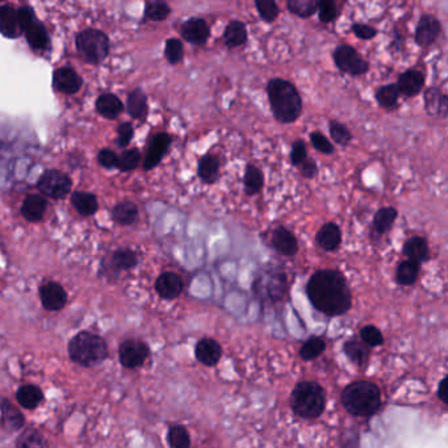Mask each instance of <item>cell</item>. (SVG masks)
<instances>
[{"label": "cell", "instance_id": "obj_21", "mask_svg": "<svg viewBox=\"0 0 448 448\" xmlns=\"http://www.w3.org/2000/svg\"><path fill=\"white\" fill-rule=\"evenodd\" d=\"M316 241L322 250L329 253L335 251L342 244L341 228L335 223L322 225L316 234Z\"/></svg>", "mask_w": 448, "mask_h": 448}, {"label": "cell", "instance_id": "obj_29", "mask_svg": "<svg viewBox=\"0 0 448 448\" xmlns=\"http://www.w3.org/2000/svg\"><path fill=\"white\" fill-rule=\"evenodd\" d=\"M343 352L356 366H366L370 359V347L361 341L350 340L343 344Z\"/></svg>", "mask_w": 448, "mask_h": 448}, {"label": "cell", "instance_id": "obj_48", "mask_svg": "<svg viewBox=\"0 0 448 448\" xmlns=\"http://www.w3.org/2000/svg\"><path fill=\"white\" fill-rule=\"evenodd\" d=\"M361 342L364 344H367L368 347H380L384 344V337L381 334L380 330L373 326V325H368V326H364L361 330Z\"/></svg>", "mask_w": 448, "mask_h": 448}, {"label": "cell", "instance_id": "obj_11", "mask_svg": "<svg viewBox=\"0 0 448 448\" xmlns=\"http://www.w3.org/2000/svg\"><path fill=\"white\" fill-rule=\"evenodd\" d=\"M442 32V24L435 16L433 15H422L419 18L418 25L416 28L414 39L417 45L422 48H428L433 45Z\"/></svg>", "mask_w": 448, "mask_h": 448}, {"label": "cell", "instance_id": "obj_40", "mask_svg": "<svg viewBox=\"0 0 448 448\" xmlns=\"http://www.w3.org/2000/svg\"><path fill=\"white\" fill-rule=\"evenodd\" d=\"M375 98H376L378 103L382 108L396 107L397 103H399V88L396 86V83H390V85H387V86H382V87L378 89Z\"/></svg>", "mask_w": 448, "mask_h": 448}, {"label": "cell", "instance_id": "obj_4", "mask_svg": "<svg viewBox=\"0 0 448 448\" xmlns=\"http://www.w3.org/2000/svg\"><path fill=\"white\" fill-rule=\"evenodd\" d=\"M68 355L82 367H95L108 358L107 342L94 332H78L68 343Z\"/></svg>", "mask_w": 448, "mask_h": 448}, {"label": "cell", "instance_id": "obj_50", "mask_svg": "<svg viewBox=\"0 0 448 448\" xmlns=\"http://www.w3.org/2000/svg\"><path fill=\"white\" fill-rule=\"evenodd\" d=\"M318 18L323 24H330L338 16V8L335 1L332 0H322L318 1Z\"/></svg>", "mask_w": 448, "mask_h": 448}, {"label": "cell", "instance_id": "obj_58", "mask_svg": "<svg viewBox=\"0 0 448 448\" xmlns=\"http://www.w3.org/2000/svg\"><path fill=\"white\" fill-rule=\"evenodd\" d=\"M447 378H443L442 381L439 382L438 385V392H437V394H438L439 399L443 402V404H448L447 399Z\"/></svg>", "mask_w": 448, "mask_h": 448}, {"label": "cell", "instance_id": "obj_13", "mask_svg": "<svg viewBox=\"0 0 448 448\" xmlns=\"http://www.w3.org/2000/svg\"><path fill=\"white\" fill-rule=\"evenodd\" d=\"M39 299L42 306L49 312L61 311L68 302V293L58 282H46L39 290Z\"/></svg>", "mask_w": 448, "mask_h": 448}, {"label": "cell", "instance_id": "obj_24", "mask_svg": "<svg viewBox=\"0 0 448 448\" xmlns=\"http://www.w3.org/2000/svg\"><path fill=\"white\" fill-rule=\"evenodd\" d=\"M0 423L8 431H19L24 426L25 419L7 399H3L0 404Z\"/></svg>", "mask_w": 448, "mask_h": 448}, {"label": "cell", "instance_id": "obj_1", "mask_svg": "<svg viewBox=\"0 0 448 448\" xmlns=\"http://www.w3.org/2000/svg\"><path fill=\"white\" fill-rule=\"evenodd\" d=\"M306 294L313 306L328 317H338L350 311V288L340 271H316L306 284Z\"/></svg>", "mask_w": 448, "mask_h": 448}, {"label": "cell", "instance_id": "obj_35", "mask_svg": "<svg viewBox=\"0 0 448 448\" xmlns=\"http://www.w3.org/2000/svg\"><path fill=\"white\" fill-rule=\"evenodd\" d=\"M127 112L136 120H144L147 115V95L141 89H135L127 98Z\"/></svg>", "mask_w": 448, "mask_h": 448}, {"label": "cell", "instance_id": "obj_56", "mask_svg": "<svg viewBox=\"0 0 448 448\" xmlns=\"http://www.w3.org/2000/svg\"><path fill=\"white\" fill-rule=\"evenodd\" d=\"M99 162L100 165L106 168H112V167L117 166V156L112 151V150H101L99 153L98 156Z\"/></svg>", "mask_w": 448, "mask_h": 448}, {"label": "cell", "instance_id": "obj_25", "mask_svg": "<svg viewBox=\"0 0 448 448\" xmlns=\"http://www.w3.org/2000/svg\"><path fill=\"white\" fill-rule=\"evenodd\" d=\"M225 45L229 49L239 48L247 41V30L242 21L233 20L230 21L224 30Z\"/></svg>", "mask_w": 448, "mask_h": 448}, {"label": "cell", "instance_id": "obj_43", "mask_svg": "<svg viewBox=\"0 0 448 448\" xmlns=\"http://www.w3.org/2000/svg\"><path fill=\"white\" fill-rule=\"evenodd\" d=\"M16 448H49L45 438L36 430H27L16 443Z\"/></svg>", "mask_w": 448, "mask_h": 448}, {"label": "cell", "instance_id": "obj_5", "mask_svg": "<svg viewBox=\"0 0 448 448\" xmlns=\"http://www.w3.org/2000/svg\"><path fill=\"white\" fill-rule=\"evenodd\" d=\"M325 390L313 381L297 384L291 394V408L296 416L304 419L318 418L325 410Z\"/></svg>", "mask_w": 448, "mask_h": 448}, {"label": "cell", "instance_id": "obj_3", "mask_svg": "<svg viewBox=\"0 0 448 448\" xmlns=\"http://www.w3.org/2000/svg\"><path fill=\"white\" fill-rule=\"evenodd\" d=\"M343 408L355 417L368 418L378 413L381 406V392L371 381H355L349 384L341 396Z\"/></svg>", "mask_w": 448, "mask_h": 448}, {"label": "cell", "instance_id": "obj_47", "mask_svg": "<svg viewBox=\"0 0 448 448\" xmlns=\"http://www.w3.org/2000/svg\"><path fill=\"white\" fill-rule=\"evenodd\" d=\"M165 56L171 65L179 63L185 57L183 42L178 39H168L165 48Z\"/></svg>", "mask_w": 448, "mask_h": 448}, {"label": "cell", "instance_id": "obj_6", "mask_svg": "<svg viewBox=\"0 0 448 448\" xmlns=\"http://www.w3.org/2000/svg\"><path fill=\"white\" fill-rule=\"evenodd\" d=\"M77 48L85 61L91 65H99L107 58L109 51L108 37L98 30H86L77 36Z\"/></svg>", "mask_w": 448, "mask_h": 448}, {"label": "cell", "instance_id": "obj_38", "mask_svg": "<svg viewBox=\"0 0 448 448\" xmlns=\"http://www.w3.org/2000/svg\"><path fill=\"white\" fill-rule=\"evenodd\" d=\"M138 208L132 201H123L113 208V218L121 225H132L136 223Z\"/></svg>", "mask_w": 448, "mask_h": 448}, {"label": "cell", "instance_id": "obj_45", "mask_svg": "<svg viewBox=\"0 0 448 448\" xmlns=\"http://www.w3.org/2000/svg\"><path fill=\"white\" fill-rule=\"evenodd\" d=\"M255 8L258 11L259 16L266 23H273V21L278 19V16L280 13L279 6L273 0H256L255 1Z\"/></svg>", "mask_w": 448, "mask_h": 448}, {"label": "cell", "instance_id": "obj_32", "mask_svg": "<svg viewBox=\"0 0 448 448\" xmlns=\"http://www.w3.org/2000/svg\"><path fill=\"white\" fill-rule=\"evenodd\" d=\"M263 185L264 176L262 170L254 165H247L244 176V194L247 196L256 195L261 192Z\"/></svg>", "mask_w": 448, "mask_h": 448}, {"label": "cell", "instance_id": "obj_14", "mask_svg": "<svg viewBox=\"0 0 448 448\" xmlns=\"http://www.w3.org/2000/svg\"><path fill=\"white\" fill-rule=\"evenodd\" d=\"M183 280L175 273H163L158 276L156 291L165 300H174L183 292Z\"/></svg>", "mask_w": 448, "mask_h": 448}, {"label": "cell", "instance_id": "obj_46", "mask_svg": "<svg viewBox=\"0 0 448 448\" xmlns=\"http://www.w3.org/2000/svg\"><path fill=\"white\" fill-rule=\"evenodd\" d=\"M171 13L170 6L165 1H147L145 6V15L147 18L154 21L166 20Z\"/></svg>", "mask_w": 448, "mask_h": 448}, {"label": "cell", "instance_id": "obj_52", "mask_svg": "<svg viewBox=\"0 0 448 448\" xmlns=\"http://www.w3.org/2000/svg\"><path fill=\"white\" fill-rule=\"evenodd\" d=\"M308 159L306 145L302 139L293 142L292 151H291V162L294 167H300Z\"/></svg>", "mask_w": 448, "mask_h": 448}, {"label": "cell", "instance_id": "obj_8", "mask_svg": "<svg viewBox=\"0 0 448 448\" xmlns=\"http://www.w3.org/2000/svg\"><path fill=\"white\" fill-rule=\"evenodd\" d=\"M337 68L351 77H361L368 73L370 63L361 58L358 50L350 45H340L332 53Z\"/></svg>", "mask_w": 448, "mask_h": 448}, {"label": "cell", "instance_id": "obj_30", "mask_svg": "<svg viewBox=\"0 0 448 448\" xmlns=\"http://www.w3.org/2000/svg\"><path fill=\"white\" fill-rule=\"evenodd\" d=\"M97 109L101 116L113 120L124 111V106L115 95L104 94L97 100Z\"/></svg>", "mask_w": 448, "mask_h": 448}, {"label": "cell", "instance_id": "obj_2", "mask_svg": "<svg viewBox=\"0 0 448 448\" xmlns=\"http://www.w3.org/2000/svg\"><path fill=\"white\" fill-rule=\"evenodd\" d=\"M267 97L275 118L282 124H292L301 116L302 99L291 82L273 78L267 83Z\"/></svg>", "mask_w": 448, "mask_h": 448}, {"label": "cell", "instance_id": "obj_15", "mask_svg": "<svg viewBox=\"0 0 448 448\" xmlns=\"http://www.w3.org/2000/svg\"><path fill=\"white\" fill-rule=\"evenodd\" d=\"M171 145V137L167 133H158L153 137V139L150 141V145L147 149V158H145V163L144 167L145 170H153L154 167L158 166L162 161V158L168 150V147Z\"/></svg>", "mask_w": 448, "mask_h": 448}, {"label": "cell", "instance_id": "obj_37", "mask_svg": "<svg viewBox=\"0 0 448 448\" xmlns=\"http://www.w3.org/2000/svg\"><path fill=\"white\" fill-rule=\"evenodd\" d=\"M326 350V342L321 337H312L305 342L300 349L302 361H311L321 356Z\"/></svg>", "mask_w": 448, "mask_h": 448}, {"label": "cell", "instance_id": "obj_33", "mask_svg": "<svg viewBox=\"0 0 448 448\" xmlns=\"http://www.w3.org/2000/svg\"><path fill=\"white\" fill-rule=\"evenodd\" d=\"M25 36H27L30 48H33V49H46L49 46L48 32L39 20H36L30 28L25 30Z\"/></svg>", "mask_w": 448, "mask_h": 448}, {"label": "cell", "instance_id": "obj_10", "mask_svg": "<svg viewBox=\"0 0 448 448\" xmlns=\"http://www.w3.org/2000/svg\"><path fill=\"white\" fill-rule=\"evenodd\" d=\"M149 346L145 342L137 341V340H127L123 342L118 349V358L120 363L125 368H137L141 367L147 358H149Z\"/></svg>", "mask_w": 448, "mask_h": 448}, {"label": "cell", "instance_id": "obj_20", "mask_svg": "<svg viewBox=\"0 0 448 448\" xmlns=\"http://www.w3.org/2000/svg\"><path fill=\"white\" fill-rule=\"evenodd\" d=\"M53 85L59 92L73 95L77 94L82 87V78L70 68H61L54 71Z\"/></svg>", "mask_w": 448, "mask_h": 448}, {"label": "cell", "instance_id": "obj_17", "mask_svg": "<svg viewBox=\"0 0 448 448\" xmlns=\"http://www.w3.org/2000/svg\"><path fill=\"white\" fill-rule=\"evenodd\" d=\"M425 111L433 117L446 118L448 113V98L438 87H430L423 95Z\"/></svg>", "mask_w": 448, "mask_h": 448}, {"label": "cell", "instance_id": "obj_41", "mask_svg": "<svg viewBox=\"0 0 448 448\" xmlns=\"http://www.w3.org/2000/svg\"><path fill=\"white\" fill-rule=\"evenodd\" d=\"M167 442L170 448H189L191 447V438L189 434L182 425L171 426L167 434Z\"/></svg>", "mask_w": 448, "mask_h": 448}, {"label": "cell", "instance_id": "obj_26", "mask_svg": "<svg viewBox=\"0 0 448 448\" xmlns=\"http://www.w3.org/2000/svg\"><path fill=\"white\" fill-rule=\"evenodd\" d=\"M197 175L205 185H213L220 176V162L215 156L205 154L200 158L197 166Z\"/></svg>", "mask_w": 448, "mask_h": 448}, {"label": "cell", "instance_id": "obj_49", "mask_svg": "<svg viewBox=\"0 0 448 448\" xmlns=\"http://www.w3.org/2000/svg\"><path fill=\"white\" fill-rule=\"evenodd\" d=\"M139 161H141V153L136 149H132V150L124 151L117 158V167L121 171H132L138 166Z\"/></svg>", "mask_w": 448, "mask_h": 448}, {"label": "cell", "instance_id": "obj_36", "mask_svg": "<svg viewBox=\"0 0 448 448\" xmlns=\"http://www.w3.org/2000/svg\"><path fill=\"white\" fill-rule=\"evenodd\" d=\"M421 264L411 262V261H404L399 264L397 273H396V280L399 285L410 287L417 282L419 275Z\"/></svg>", "mask_w": 448, "mask_h": 448}, {"label": "cell", "instance_id": "obj_53", "mask_svg": "<svg viewBox=\"0 0 448 448\" xmlns=\"http://www.w3.org/2000/svg\"><path fill=\"white\" fill-rule=\"evenodd\" d=\"M351 32L358 37V39H375L378 36V30L367 25V24H359V23H355L352 27H351Z\"/></svg>", "mask_w": 448, "mask_h": 448}, {"label": "cell", "instance_id": "obj_44", "mask_svg": "<svg viewBox=\"0 0 448 448\" xmlns=\"http://www.w3.org/2000/svg\"><path fill=\"white\" fill-rule=\"evenodd\" d=\"M329 132L332 141L340 145V147H349L352 141V135L346 125H343L338 121H330L329 123Z\"/></svg>", "mask_w": 448, "mask_h": 448}, {"label": "cell", "instance_id": "obj_9", "mask_svg": "<svg viewBox=\"0 0 448 448\" xmlns=\"http://www.w3.org/2000/svg\"><path fill=\"white\" fill-rule=\"evenodd\" d=\"M39 189L51 199H62L71 189V180L58 170H48L39 178Z\"/></svg>", "mask_w": 448, "mask_h": 448}, {"label": "cell", "instance_id": "obj_16", "mask_svg": "<svg viewBox=\"0 0 448 448\" xmlns=\"http://www.w3.org/2000/svg\"><path fill=\"white\" fill-rule=\"evenodd\" d=\"M396 86L399 88V95L402 94L406 98H414L425 87V77L418 70L410 68L399 75Z\"/></svg>", "mask_w": 448, "mask_h": 448}, {"label": "cell", "instance_id": "obj_42", "mask_svg": "<svg viewBox=\"0 0 448 448\" xmlns=\"http://www.w3.org/2000/svg\"><path fill=\"white\" fill-rule=\"evenodd\" d=\"M138 262L137 254L132 250H117L116 253L112 256V266L116 271H123V270H130L136 266Z\"/></svg>", "mask_w": 448, "mask_h": 448}, {"label": "cell", "instance_id": "obj_12", "mask_svg": "<svg viewBox=\"0 0 448 448\" xmlns=\"http://www.w3.org/2000/svg\"><path fill=\"white\" fill-rule=\"evenodd\" d=\"M180 35L187 42L201 46L205 45L211 37V30L204 19L191 18L183 23L180 28Z\"/></svg>", "mask_w": 448, "mask_h": 448}, {"label": "cell", "instance_id": "obj_57", "mask_svg": "<svg viewBox=\"0 0 448 448\" xmlns=\"http://www.w3.org/2000/svg\"><path fill=\"white\" fill-rule=\"evenodd\" d=\"M299 168H300L301 175L304 176V178H306V179H313V178H316L317 174H318L317 163H316L313 159H309V158H308Z\"/></svg>", "mask_w": 448, "mask_h": 448}, {"label": "cell", "instance_id": "obj_31", "mask_svg": "<svg viewBox=\"0 0 448 448\" xmlns=\"http://www.w3.org/2000/svg\"><path fill=\"white\" fill-rule=\"evenodd\" d=\"M16 399L19 402L20 406L25 408V409H36L39 404L44 399L42 390H39L36 385H23L18 393H16Z\"/></svg>", "mask_w": 448, "mask_h": 448}, {"label": "cell", "instance_id": "obj_19", "mask_svg": "<svg viewBox=\"0 0 448 448\" xmlns=\"http://www.w3.org/2000/svg\"><path fill=\"white\" fill-rule=\"evenodd\" d=\"M223 355V349L220 343L212 338H203L197 342L195 347V356L197 361L206 367L216 366Z\"/></svg>", "mask_w": 448, "mask_h": 448}, {"label": "cell", "instance_id": "obj_22", "mask_svg": "<svg viewBox=\"0 0 448 448\" xmlns=\"http://www.w3.org/2000/svg\"><path fill=\"white\" fill-rule=\"evenodd\" d=\"M402 253L408 258V261L422 263L429 259V244L423 237H411L402 247Z\"/></svg>", "mask_w": 448, "mask_h": 448}, {"label": "cell", "instance_id": "obj_7", "mask_svg": "<svg viewBox=\"0 0 448 448\" xmlns=\"http://www.w3.org/2000/svg\"><path fill=\"white\" fill-rule=\"evenodd\" d=\"M287 276L282 271H268L254 282V292L256 293V296L273 302L282 301V297L287 294Z\"/></svg>", "mask_w": 448, "mask_h": 448}, {"label": "cell", "instance_id": "obj_51", "mask_svg": "<svg viewBox=\"0 0 448 448\" xmlns=\"http://www.w3.org/2000/svg\"><path fill=\"white\" fill-rule=\"evenodd\" d=\"M311 138V142H312L313 147L320 151L322 154H332L334 153V147L332 144L329 141L328 137L323 136L320 132H313L309 135Z\"/></svg>", "mask_w": 448, "mask_h": 448}, {"label": "cell", "instance_id": "obj_28", "mask_svg": "<svg viewBox=\"0 0 448 448\" xmlns=\"http://www.w3.org/2000/svg\"><path fill=\"white\" fill-rule=\"evenodd\" d=\"M397 216H399V212H397V209L393 208V206H384V208H380V209L375 213V216H373V221H372L375 232L379 234V235L388 233L390 229H392L393 224H394Z\"/></svg>", "mask_w": 448, "mask_h": 448}, {"label": "cell", "instance_id": "obj_18", "mask_svg": "<svg viewBox=\"0 0 448 448\" xmlns=\"http://www.w3.org/2000/svg\"><path fill=\"white\" fill-rule=\"evenodd\" d=\"M271 244H273V249L284 256H293L299 251L297 238L294 237V234L290 229H287L284 226H278L273 230Z\"/></svg>", "mask_w": 448, "mask_h": 448}, {"label": "cell", "instance_id": "obj_39", "mask_svg": "<svg viewBox=\"0 0 448 448\" xmlns=\"http://www.w3.org/2000/svg\"><path fill=\"white\" fill-rule=\"evenodd\" d=\"M287 7L293 15L302 19H308L318 10V1L317 0H290L287 3Z\"/></svg>", "mask_w": 448, "mask_h": 448}, {"label": "cell", "instance_id": "obj_23", "mask_svg": "<svg viewBox=\"0 0 448 448\" xmlns=\"http://www.w3.org/2000/svg\"><path fill=\"white\" fill-rule=\"evenodd\" d=\"M19 19L18 11L12 6L0 7V33L7 39H16L20 36Z\"/></svg>", "mask_w": 448, "mask_h": 448}, {"label": "cell", "instance_id": "obj_54", "mask_svg": "<svg viewBox=\"0 0 448 448\" xmlns=\"http://www.w3.org/2000/svg\"><path fill=\"white\" fill-rule=\"evenodd\" d=\"M18 19H19L20 30H24V32L28 30L30 25L37 20L33 10L27 6L20 7L19 11H18Z\"/></svg>", "mask_w": 448, "mask_h": 448}, {"label": "cell", "instance_id": "obj_27", "mask_svg": "<svg viewBox=\"0 0 448 448\" xmlns=\"http://www.w3.org/2000/svg\"><path fill=\"white\" fill-rule=\"evenodd\" d=\"M46 211V200L39 195L27 196L21 206V213L30 221L36 223L39 221Z\"/></svg>", "mask_w": 448, "mask_h": 448}, {"label": "cell", "instance_id": "obj_55", "mask_svg": "<svg viewBox=\"0 0 448 448\" xmlns=\"http://www.w3.org/2000/svg\"><path fill=\"white\" fill-rule=\"evenodd\" d=\"M118 137H117V144L120 147H125L130 144L132 138H133V127L129 123H124L118 127Z\"/></svg>", "mask_w": 448, "mask_h": 448}, {"label": "cell", "instance_id": "obj_34", "mask_svg": "<svg viewBox=\"0 0 448 448\" xmlns=\"http://www.w3.org/2000/svg\"><path fill=\"white\" fill-rule=\"evenodd\" d=\"M71 203L78 211L79 215L92 216L97 213L99 204L97 196L88 192H75L71 197Z\"/></svg>", "mask_w": 448, "mask_h": 448}]
</instances>
